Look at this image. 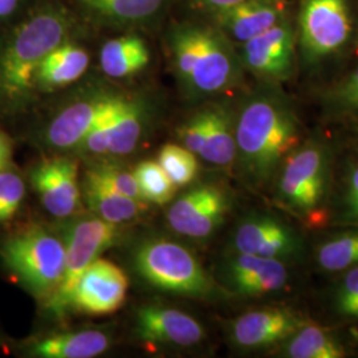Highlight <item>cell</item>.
<instances>
[{"instance_id":"obj_7","label":"cell","mask_w":358,"mask_h":358,"mask_svg":"<svg viewBox=\"0 0 358 358\" xmlns=\"http://www.w3.org/2000/svg\"><path fill=\"white\" fill-rule=\"evenodd\" d=\"M280 166L278 194L282 203L300 215H312L322 205L329 177L327 152L315 143L297 146Z\"/></svg>"},{"instance_id":"obj_5","label":"cell","mask_w":358,"mask_h":358,"mask_svg":"<svg viewBox=\"0 0 358 358\" xmlns=\"http://www.w3.org/2000/svg\"><path fill=\"white\" fill-rule=\"evenodd\" d=\"M134 266L145 282L164 292L192 297L215 292L198 257L177 242L152 239L142 243L134 254Z\"/></svg>"},{"instance_id":"obj_25","label":"cell","mask_w":358,"mask_h":358,"mask_svg":"<svg viewBox=\"0 0 358 358\" xmlns=\"http://www.w3.org/2000/svg\"><path fill=\"white\" fill-rule=\"evenodd\" d=\"M284 356L291 358H341L345 349L333 337L317 325L304 324L288 340Z\"/></svg>"},{"instance_id":"obj_9","label":"cell","mask_w":358,"mask_h":358,"mask_svg":"<svg viewBox=\"0 0 358 358\" xmlns=\"http://www.w3.org/2000/svg\"><path fill=\"white\" fill-rule=\"evenodd\" d=\"M230 202L215 185H201L180 195L167 211L170 229L179 235L205 239L224 220Z\"/></svg>"},{"instance_id":"obj_32","label":"cell","mask_w":358,"mask_h":358,"mask_svg":"<svg viewBox=\"0 0 358 358\" xmlns=\"http://www.w3.org/2000/svg\"><path fill=\"white\" fill-rule=\"evenodd\" d=\"M115 103H117V97H113L112 103H109L106 110L100 115V118L90 128L84 140L80 142V145L75 150H78L80 153L90 155V157H103L105 154H108Z\"/></svg>"},{"instance_id":"obj_6","label":"cell","mask_w":358,"mask_h":358,"mask_svg":"<svg viewBox=\"0 0 358 358\" xmlns=\"http://www.w3.org/2000/svg\"><path fill=\"white\" fill-rule=\"evenodd\" d=\"M122 236L120 224L101 217L78 219L65 234V268L56 291L45 300V307L55 317H64L71 309L73 288L93 260L118 243Z\"/></svg>"},{"instance_id":"obj_1","label":"cell","mask_w":358,"mask_h":358,"mask_svg":"<svg viewBox=\"0 0 358 358\" xmlns=\"http://www.w3.org/2000/svg\"><path fill=\"white\" fill-rule=\"evenodd\" d=\"M300 137L299 120L282 97L262 94L252 99L235 124V161L247 183L266 186L299 146Z\"/></svg>"},{"instance_id":"obj_22","label":"cell","mask_w":358,"mask_h":358,"mask_svg":"<svg viewBox=\"0 0 358 358\" xmlns=\"http://www.w3.org/2000/svg\"><path fill=\"white\" fill-rule=\"evenodd\" d=\"M83 194L93 214L120 226L137 219L148 205L115 192L87 174L83 185Z\"/></svg>"},{"instance_id":"obj_33","label":"cell","mask_w":358,"mask_h":358,"mask_svg":"<svg viewBox=\"0 0 358 358\" xmlns=\"http://www.w3.org/2000/svg\"><path fill=\"white\" fill-rule=\"evenodd\" d=\"M337 309L340 313L358 317V266L348 271L338 287Z\"/></svg>"},{"instance_id":"obj_35","label":"cell","mask_w":358,"mask_h":358,"mask_svg":"<svg viewBox=\"0 0 358 358\" xmlns=\"http://www.w3.org/2000/svg\"><path fill=\"white\" fill-rule=\"evenodd\" d=\"M346 205H348L350 215L358 219V165L352 170V173L349 176Z\"/></svg>"},{"instance_id":"obj_26","label":"cell","mask_w":358,"mask_h":358,"mask_svg":"<svg viewBox=\"0 0 358 358\" xmlns=\"http://www.w3.org/2000/svg\"><path fill=\"white\" fill-rule=\"evenodd\" d=\"M133 173L137 179L142 198L148 203L164 206L173 201L177 186L170 180L157 161H142Z\"/></svg>"},{"instance_id":"obj_21","label":"cell","mask_w":358,"mask_h":358,"mask_svg":"<svg viewBox=\"0 0 358 358\" xmlns=\"http://www.w3.org/2000/svg\"><path fill=\"white\" fill-rule=\"evenodd\" d=\"M205 134L199 157L219 167H229L236 158L235 125L224 109L211 106L203 109Z\"/></svg>"},{"instance_id":"obj_10","label":"cell","mask_w":358,"mask_h":358,"mask_svg":"<svg viewBox=\"0 0 358 358\" xmlns=\"http://www.w3.org/2000/svg\"><path fill=\"white\" fill-rule=\"evenodd\" d=\"M128 276L117 264L97 257L80 276L71 309L90 316L115 313L124 306L128 294Z\"/></svg>"},{"instance_id":"obj_28","label":"cell","mask_w":358,"mask_h":358,"mask_svg":"<svg viewBox=\"0 0 358 358\" xmlns=\"http://www.w3.org/2000/svg\"><path fill=\"white\" fill-rule=\"evenodd\" d=\"M157 162L164 169L167 177L178 187H185L196 178L199 165L195 154L174 143L162 146L158 153Z\"/></svg>"},{"instance_id":"obj_34","label":"cell","mask_w":358,"mask_h":358,"mask_svg":"<svg viewBox=\"0 0 358 358\" xmlns=\"http://www.w3.org/2000/svg\"><path fill=\"white\" fill-rule=\"evenodd\" d=\"M332 101L340 109L358 115V68L336 87Z\"/></svg>"},{"instance_id":"obj_17","label":"cell","mask_w":358,"mask_h":358,"mask_svg":"<svg viewBox=\"0 0 358 358\" xmlns=\"http://www.w3.org/2000/svg\"><path fill=\"white\" fill-rule=\"evenodd\" d=\"M113 96H99L69 105L45 130V142L56 150H75L112 103Z\"/></svg>"},{"instance_id":"obj_14","label":"cell","mask_w":358,"mask_h":358,"mask_svg":"<svg viewBox=\"0 0 358 358\" xmlns=\"http://www.w3.org/2000/svg\"><path fill=\"white\" fill-rule=\"evenodd\" d=\"M306 321L284 308H264L247 312L231 324V338L244 349H260L287 341Z\"/></svg>"},{"instance_id":"obj_37","label":"cell","mask_w":358,"mask_h":358,"mask_svg":"<svg viewBox=\"0 0 358 358\" xmlns=\"http://www.w3.org/2000/svg\"><path fill=\"white\" fill-rule=\"evenodd\" d=\"M20 0H0V22L10 17L17 8Z\"/></svg>"},{"instance_id":"obj_38","label":"cell","mask_w":358,"mask_h":358,"mask_svg":"<svg viewBox=\"0 0 358 358\" xmlns=\"http://www.w3.org/2000/svg\"><path fill=\"white\" fill-rule=\"evenodd\" d=\"M206 4H208L210 7H214L217 10H222V8H226V7H230L234 4H238L241 1L244 0H203Z\"/></svg>"},{"instance_id":"obj_2","label":"cell","mask_w":358,"mask_h":358,"mask_svg":"<svg viewBox=\"0 0 358 358\" xmlns=\"http://www.w3.org/2000/svg\"><path fill=\"white\" fill-rule=\"evenodd\" d=\"M65 20L43 11L22 22L0 44V100L17 105L35 88V73L44 57L63 43Z\"/></svg>"},{"instance_id":"obj_15","label":"cell","mask_w":358,"mask_h":358,"mask_svg":"<svg viewBox=\"0 0 358 358\" xmlns=\"http://www.w3.org/2000/svg\"><path fill=\"white\" fill-rule=\"evenodd\" d=\"M236 252L284 259L300 251V239L289 226L276 217L257 215L244 219L234 234Z\"/></svg>"},{"instance_id":"obj_3","label":"cell","mask_w":358,"mask_h":358,"mask_svg":"<svg viewBox=\"0 0 358 358\" xmlns=\"http://www.w3.org/2000/svg\"><path fill=\"white\" fill-rule=\"evenodd\" d=\"M173 57L176 71L187 90L196 94H214L229 90L238 71L232 52L214 31L186 27L174 35Z\"/></svg>"},{"instance_id":"obj_8","label":"cell","mask_w":358,"mask_h":358,"mask_svg":"<svg viewBox=\"0 0 358 358\" xmlns=\"http://www.w3.org/2000/svg\"><path fill=\"white\" fill-rule=\"evenodd\" d=\"M353 34V17L346 0H303L299 41L304 60L316 64L341 51Z\"/></svg>"},{"instance_id":"obj_29","label":"cell","mask_w":358,"mask_h":358,"mask_svg":"<svg viewBox=\"0 0 358 358\" xmlns=\"http://www.w3.org/2000/svg\"><path fill=\"white\" fill-rule=\"evenodd\" d=\"M88 8L117 20H140L159 10L164 0H81Z\"/></svg>"},{"instance_id":"obj_19","label":"cell","mask_w":358,"mask_h":358,"mask_svg":"<svg viewBox=\"0 0 358 358\" xmlns=\"http://www.w3.org/2000/svg\"><path fill=\"white\" fill-rule=\"evenodd\" d=\"M110 338L99 329L57 333L38 338L31 345V353L43 358H93L105 353Z\"/></svg>"},{"instance_id":"obj_23","label":"cell","mask_w":358,"mask_h":358,"mask_svg":"<svg viewBox=\"0 0 358 358\" xmlns=\"http://www.w3.org/2000/svg\"><path fill=\"white\" fill-rule=\"evenodd\" d=\"M150 55L142 38L122 36L109 40L100 53L105 75L113 78L136 75L149 64Z\"/></svg>"},{"instance_id":"obj_20","label":"cell","mask_w":358,"mask_h":358,"mask_svg":"<svg viewBox=\"0 0 358 358\" xmlns=\"http://www.w3.org/2000/svg\"><path fill=\"white\" fill-rule=\"evenodd\" d=\"M90 65L85 50L73 44H60L50 52L38 65L35 73V88L59 90L75 83Z\"/></svg>"},{"instance_id":"obj_11","label":"cell","mask_w":358,"mask_h":358,"mask_svg":"<svg viewBox=\"0 0 358 358\" xmlns=\"http://www.w3.org/2000/svg\"><path fill=\"white\" fill-rule=\"evenodd\" d=\"M29 178L41 205L53 217H72L81 208L78 166L69 157H52L38 162Z\"/></svg>"},{"instance_id":"obj_31","label":"cell","mask_w":358,"mask_h":358,"mask_svg":"<svg viewBox=\"0 0 358 358\" xmlns=\"http://www.w3.org/2000/svg\"><path fill=\"white\" fill-rule=\"evenodd\" d=\"M26 196V182L10 166L0 170V222L13 219Z\"/></svg>"},{"instance_id":"obj_30","label":"cell","mask_w":358,"mask_h":358,"mask_svg":"<svg viewBox=\"0 0 358 358\" xmlns=\"http://www.w3.org/2000/svg\"><path fill=\"white\" fill-rule=\"evenodd\" d=\"M87 176L103 182V185H106L108 187L113 189L122 195H127L129 198L148 203L142 198L137 179L134 177V173L125 167L115 165L110 162L99 164V165L90 167V170L87 171Z\"/></svg>"},{"instance_id":"obj_4","label":"cell","mask_w":358,"mask_h":358,"mask_svg":"<svg viewBox=\"0 0 358 358\" xmlns=\"http://www.w3.org/2000/svg\"><path fill=\"white\" fill-rule=\"evenodd\" d=\"M0 254L15 278L40 300H47L63 279L64 241L44 227L15 232L3 242Z\"/></svg>"},{"instance_id":"obj_24","label":"cell","mask_w":358,"mask_h":358,"mask_svg":"<svg viewBox=\"0 0 358 358\" xmlns=\"http://www.w3.org/2000/svg\"><path fill=\"white\" fill-rule=\"evenodd\" d=\"M142 131L143 110L141 105L130 99L117 97L108 154L124 157L133 153L141 141Z\"/></svg>"},{"instance_id":"obj_27","label":"cell","mask_w":358,"mask_h":358,"mask_svg":"<svg viewBox=\"0 0 358 358\" xmlns=\"http://www.w3.org/2000/svg\"><path fill=\"white\" fill-rule=\"evenodd\" d=\"M317 262L329 272L358 266V232H346L324 242L317 251Z\"/></svg>"},{"instance_id":"obj_13","label":"cell","mask_w":358,"mask_h":358,"mask_svg":"<svg viewBox=\"0 0 358 358\" xmlns=\"http://www.w3.org/2000/svg\"><path fill=\"white\" fill-rule=\"evenodd\" d=\"M294 44L292 27L282 20L244 43V63L257 76L287 80L294 72Z\"/></svg>"},{"instance_id":"obj_12","label":"cell","mask_w":358,"mask_h":358,"mask_svg":"<svg viewBox=\"0 0 358 358\" xmlns=\"http://www.w3.org/2000/svg\"><path fill=\"white\" fill-rule=\"evenodd\" d=\"M136 334L149 345H198L205 338V328L196 319L178 308L145 306L136 316Z\"/></svg>"},{"instance_id":"obj_18","label":"cell","mask_w":358,"mask_h":358,"mask_svg":"<svg viewBox=\"0 0 358 358\" xmlns=\"http://www.w3.org/2000/svg\"><path fill=\"white\" fill-rule=\"evenodd\" d=\"M219 20L231 36L245 43L282 20V8L271 0H244L219 10Z\"/></svg>"},{"instance_id":"obj_36","label":"cell","mask_w":358,"mask_h":358,"mask_svg":"<svg viewBox=\"0 0 358 358\" xmlns=\"http://www.w3.org/2000/svg\"><path fill=\"white\" fill-rule=\"evenodd\" d=\"M13 157V142L8 136L0 130V170L10 166Z\"/></svg>"},{"instance_id":"obj_16","label":"cell","mask_w":358,"mask_h":358,"mask_svg":"<svg viewBox=\"0 0 358 358\" xmlns=\"http://www.w3.org/2000/svg\"><path fill=\"white\" fill-rule=\"evenodd\" d=\"M226 279L236 294L262 296L280 291L288 271L280 259L236 252L227 264Z\"/></svg>"}]
</instances>
